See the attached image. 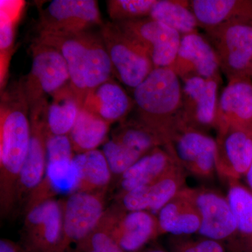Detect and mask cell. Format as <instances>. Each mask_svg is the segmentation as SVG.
<instances>
[{"instance_id": "1", "label": "cell", "mask_w": 252, "mask_h": 252, "mask_svg": "<svg viewBox=\"0 0 252 252\" xmlns=\"http://www.w3.org/2000/svg\"><path fill=\"white\" fill-rule=\"evenodd\" d=\"M1 92L0 212L3 218L16 207L18 181L29 149L31 124L22 80Z\"/></svg>"}, {"instance_id": "2", "label": "cell", "mask_w": 252, "mask_h": 252, "mask_svg": "<svg viewBox=\"0 0 252 252\" xmlns=\"http://www.w3.org/2000/svg\"><path fill=\"white\" fill-rule=\"evenodd\" d=\"M36 40L54 47L67 63L69 84L84 104L91 91L112 79L113 67L100 35L89 32L39 34Z\"/></svg>"}, {"instance_id": "3", "label": "cell", "mask_w": 252, "mask_h": 252, "mask_svg": "<svg viewBox=\"0 0 252 252\" xmlns=\"http://www.w3.org/2000/svg\"><path fill=\"white\" fill-rule=\"evenodd\" d=\"M137 119L161 140L162 147L181 120L182 81L172 68H155L132 91Z\"/></svg>"}, {"instance_id": "4", "label": "cell", "mask_w": 252, "mask_h": 252, "mask_svg": "<svg viewBox=\"0 0 252 252\" xmlns=\"http://www.w3.org/2000/svg\"><path fill=\"white\" fill-rule=\"evenodd\" d=\"M100 36L112 63L114 76L133 91L154 69L148 55L112 21L100 26Z\"/></svg>"}, {"instance_id": "5", "label": "cell", "mask_w": 252, "mask_h": 252, "mask_svg": "<svg viewBox=\"0 0 252 252\" xmlns=\"http://www.w3.org/2000/svg\"><path fill=\"white\" fill-rule=\"evenodd\" d=\"M164 148L186 172L199 178H212L216 172V140L207 132L187 126L182 118Z\"/></svg>"}, {"instance_id": "6", "label": "cell", "mask_w": 252, "mask_h": 252, "mask_svg": "<svg viewBox=\"0 0 252 252\" xmlns=\"http://www.w3.org/2000/svg\"><path fill=\"white\" fill-rule=\"evenodd\" d=\"M228 80L250 77L252 67V21L226 23L205 31Z\"/></svg>"}, {"instance_id": "7", "label": "cell", "mask_w": 252, "mask_h": 252, "mask_svg": "<svg viewBox=\"0 0 252 252\" xmlns=\"http://www.w3.org/2000/svg\"><path fill=\"white\" fill-rule=\"evenodd\" d=\"M162 142L140 121L125 120L113 130L110 138L102 145L113 177H119L141 158Z\"/></svg>"}, {"instance_id": "8", "label": "cell", "mask_w": 252, "mask_h": 252, "mask_svg": "<svg viewBox=\"0 0 252 252\" xmlns=\"http://www.w3.org/2000/svg\"><path fill=\"white\" fill-rule=\"evenodd\" d=\"M31 50V69L21 79L30 109L69 83L67 63L57 49L35 39Z\"/></svg>"}, {"instance_id": "9", "label": "cell", "mask_w": 252, "mask_h": 252, "mask_svg": "<svg viewBox=\"0 0 252 252\" xmlns=\"http://www.w3.org/2000/svg\"><path fill=\"white\" fill-rule=\"evenodd\" d=\"M107 192H74L63 201L61 252H74L90 235L105 212Z\"/></svg>"}, {"instance_id": "10", "label": "cell", "mask_w": 252, "mask_h": 252, "mask_svg": "<svg viewBox=\"0 0 252 252\" xmlns=\"http://www.w3.org/2000/svg\"><path fill=\"white\" fill-rule=\"evenodd\" d=\"M47 99L30 109L31 135L29 149L23 164L16 189V206L23 207L30 195L43 179L47 165L46 143L49 131L46 125Z\"/></svg>"}, {"instance_id": "11", "label": "cell", "mask_w": 252, "mask_h": 252, "mask_svg": "<svg viewBox=\"0 0 252 252\" xmlns=\"http://www.w3.org/2000/svg\"><path fill=\"white\" fill-rule=\"evenodd\" d=\"M95 0H53L40 8L39 34H72L103 24Z\"/></svg>"}, {"instance_id": "12", "label": "cell", "mask_w": 252, "mask_h": 252, "mask_svg": "<svg viewBox=\"0 0 252 252\" xmlns=\"http://www.w3.org/2000/svg\"><path fill=\"white\" fill-rule=\"evenodd\" d=\"M63 200H46L26 212L22 248L26 252H61Z\"/></svg>"}, {"instance_id": "13", "label": "cell", "mask_w": 252, "mask_h": 252, "mask_svg": "<svg viewBox=\"0 0 252 252\" xmlns=\"http://www.w3.org/2000/svg\"><path fill=\"white\" fill-rule=\"evenodd\" d=\"M146 51L155 68H171L180 47V33L150 17L116 23Z\"/></svg>"}, {"instance_id": "14", "label": "cell", "mask_w": 252, "mask_h": 252, "mask_svg": "<svg viewBox=\"0 0 252 252\" xmlns=\"http://www.w3.org/2000/svg\"><path fill=\"white\" fill-rule=\"evenodd\" d=\"M200 217L198 234L230 245L236 238V221L227 197L217 190L187 187Z\"/></svg>"}, {"instance_id": "15", "label": "cell", "mask_w": 252, "mask_h": 252, "mask_svg": "<svg viewBox=\"0 0 252 252\" xmlns=\"http://www.w3.org/2000/svg\"><path fill=\"white\" fill-rule=\"evenodd\" d=\"M221 81L190 77L182 80V121L197 130L208 133L217 130L219 89Z\"/></svg>"}, {"instance_id": "16", "label": "cell", "mask_w": 252, "mask_h": 252, "mask_svg": "<svg viewBox=\"0 0 252 252\" xmlns=\"http://www.w3.org/2000/svg\"><path fill=\"white\" fill-rule=\"evenodd\" d=\"M217 132V173L228 182L239 181L252 163V131L225 126Z\"/></svg>"}, {"instance_id": "17", "label": "cell", "mask_w": 252, "mask_h": 252, "mask_svg": "<svg viewBox=\"0 0 252 252\" xmlns=\"http://www.w3.org/2000/svg\"><path fill=\"white\" fill-rule=\"evenodd\" d=\"M172 69L181 81L200 77L221 81V69L215 49L199 32L182 36Z\"/></svg>"}, {"instance_id": "18", "label": "cell", "mask_w": 252, "mask_h": 252, "mask_svg": "<svg viewBox=\"0 0 252 252\" xmlns=\"http://www.w3.org/2000/svg\"><path fill=\"white\" fill-rule=\"evenodd\" d=\"M186 171L180 165L150 185L117 197V205L126 212H148L157 215L185 188Z\"/></svg>"}, {"instance_id": "19", "label": "cell", "mask_w": 252, "mask_h": 252, "mask_svg": "<svg viewBox=\"0 0 252 252\" xmlns=\"http://www.w3.org/2000/svg\"><path fill=\"white\" fill-rule=\"evenodd\" d=\"M112 236L125 252H140L149 242L160 235L157 215L148 212H126L112 207Z\"/></svg>"}, {"instance_id": "20", "label": "cell", "mask_w": 252, "mask_h": 252, "mask_svg": "<svg viewBox=\"0 0 252 252\" xmlns=\"http://www.w3.org/2000/svg\"><path fill=\"white\" fill-rule=\"evenodd\" d=\"M225 126L252 131V79L250 77L230 79L222 91L216 130Z\"/></svg>"}, {"instance_id": "21", "label": "cell", "mask_w": 252, "mask_h": 252, "mask_svg": "<svg viewBox=\"0 0 252 252\" xmlns=\"http://www.w3.org/2000/svg\"><path fill=\"white\" fill-rule=\"evenodd\" d=\"M83 107L112 125L126 120L135 109V102L112 78L91 91L86 95Z\"/></svg>"}, {"instance_id": "22", "label": "cell", "mask_w": 252, "mask_h": 252, "mask_svg": "<svg viewBox=\"0 0 252 252\" xmlns=\"http://www.w3.org/2000/svg\"><path fill=\"white\" fill-rule=\"evenodd\" d=\"M177 165L175 159L164 147L154 149L119 177L117 197L153 183Z\"/></svg>"}, {"instance_id": "23", "label": "cell", "mask_w": 252, "mask_h": 252, "mask_svg": "<svg viewBox=\"0 0 252 252\" xmlns=\"http://www.w3.org/2000/svg\"><path fill=\"white\" fill-rule=\"evenodd\" d=\"M157 217L160 235L189 236L200 229V215L187 187L162 207Z\"/></svg>"}, {"instance_id": "24", "label": "cell", "mask_w": 252, "mask_h": 252, "mask_svg": "<svg viewBox=\"0 0 252 252\" xmlns=\"http://www.w3.org/2000/svg\"><path fill=\"white\" fill-rule=\"evenodd\" d=\"M200 28L209 31L238 21H252V0H191Z\"/></svg>"}, {"instance_id": "25", "label": "cell", "mask_w": 252, "mask_h": 252, "mask_svg": "<svg viewBox=\"0 0 252 252\" xmlns=\"http://www.w3.org/2000/svg\"><path fill=\"white\" fill-rule=\"evenodd\" d=\"M77 169L72 160L47 162L45 175L40 185L30 195L24 207L25 214L46 200L60 194H72L78 187Z\"/></svg>"}, {"instance_id": "26", "label": "cell", "mask_w": 252, "mask_h": 252, "mask_svg": "<svg viewBox=\"0 0 252 252\" xmlns=\"http://www.w3.org/2000/svg\"><path fill=\"white\" fill-rule=\"evenodd\" d=\"M228 183L226 197L237 225L236 238L230 248L235 252H252V191L239 181Z\"/></svg>"}, {"instance_id": "27", "label": "cell", "mask_w": 252, "mask_h": 252, "mask_svg": "<svg viewBox=\"0 0 252 252\" xmlns=\"http://www.w3.org/2000/svg\"><path fill=\"white\" fill-rule=\"evenodd\" d=\"M26 1H0V86L4 91L7 84L9 66L14 52L16 28L24 11Z\"/></svg>"}, {"instance_id": "28", "label": "cell", "mask_w": 252, "mask_h": 252, "mask_svg": "<svg viewBox=\"0 0 252 252\" xmlns=\"http://www.w3.org/2000/svg\"><path fill=\"white\" fill-rule=\"evenodd\" d=\"M51 97L46 110L49 135H69L83 104L69 83Z\"/></svg>"}, {"instance_id": "29", "label": "cell", "mask_w": 252, "mask_h": 252, "mask_svg": "<svg viewBox=\"0 0 252 252\" xmlns=\"http://www.w3.org/2000/svg\"><path fill=\"white\" fill-rule=\"evenodd\" d=\"M74 163L79 178L76 192H107L113 175L102 150L75 154Z\"/></svg>"}, {"instance_id": "30", "label": "cell", "mask_w": 252, "mask_h": 252, "mask_svg": "<svg viewBox=\"0 0 252 252\" xmlns=\"http://www.w3.org/2000/svg\"><path fill=\"white\" fill-rule=\"evenodd\" d=\"M111 126L82 107L69 134L74 153L82 154L98 149L108 139Z\"/></svg>"}, {"instance_id": "31", "label": "cell", "mask_w": 252, "mask_h": 252, "mask_svg": "<svg viewBox=\"0 0 252 252\" xmlns=\"http://www.w3.org/2000/svg\"><path fill=\"white\" fill-rule=\"evenodd\" d=\"M149 17L177 31L182 36L197 32L200 28L188 0H157Z\"/></svg>"}, {"instance_id": "32", "label": "cell", "mask_w": 252, "mask_h": 252, "mask_svg": "<svg viewBox=\"0 0 252 252\" xmlns=\"http://www.w3.org/2000/svg\"><path fill=\"white\" fill-rule=\"evenodd\" d=\"M157 0H108L107 11L112 22L148 18Z\"/></svg>"}, {"instance_id": "33", "label": "cell", "mask_w": 252, "mask_h": 252, "mask_svg": "<svg viewBox=\"0 0 252 252\" xmlns=\"http://www.w3.org/2000/svg\"><path fill=\"white\" fill-rule=\"evenodd\" d=\"M111 229L108 220L102 217L94 231L78 245L74 252H125L114 241Z\"/></svg>"}, {"instance_id": "34", "label": "cell", "mask_w": 252, "mask_h": 252, "mask_svg": "<svg viewBox=\"0 0 252 252\" xmlns=\"http://www.w3.org/2000/svg\"><path fill=\"white\" fill-rule=\"evenodd\" d=\"M170 252H225L222 244L211 239H193L189 236H172Z\"/></svg>"}, {"instance_id": "35", "label": "cell", "mask_w": 252, "mask_h": 252, "mask_svg": "<svg viewBox=\"0 0 252 252\" xmlns=\"http://www.w3.org/2000/svg\"><path fill=\"white\" fill-rule=\"evenodd\" d=\"M46 152L47 162L72 160L76 154L69 135H49Z\"/></svg>"}, {"instance_id": "36", "label": "cell", "mask_w": 252, "mask_h": 252, "mask_svg": "<svg viewBox=\"0 0 252 252\" xmlns=\"http://www.w3.org/2000/svg\"><path fill=\"white\" fill-rule=\"evenodd\" d=\"M0 252H26L22 246L8 240L2 238L0 240Z\"/></svg>"}, {"instance_id": "37", "label": "cell", "mask_w": 252, "mask_h": 252, "mask_svg": "<svg viewBox=\"0 0 252 252\" xmlns=\"http://www.w3.org/2000/svg\"><path fill=\"white\" fill-rule=\"evenodd\" d=\"M245 178L248 182V188L252 191V163L245 175Z\"/></svg>"}, {"instance_id": "38", "label": "cell", "mask_w": 252, "mask_h": 252, "mask_svg": "<svg viewBox=\"0 0 252 252\" xmlns=\"http://www.w3.org/2000/svg\"><path fill=\"white\" fill-rule=\"evenodd\" d=\"M141 252H170L165 251V250H162V249L160 248H149L147 249V250H142Z\"/></svg>"}, {"instance_id": "39", "label": "cell", "mask_w": 252, "mask_h": 252, "mask_svg": "<svg viewBox=\"0 0 252 252\" xmlns=\"http://www.w3.org/2000/svg\"><path fill=\"white\" fill-rule=\"evenodd\" d=\"M250 77L252 79V69H251V71H250Z\"/></svg>"}]
</instances>
